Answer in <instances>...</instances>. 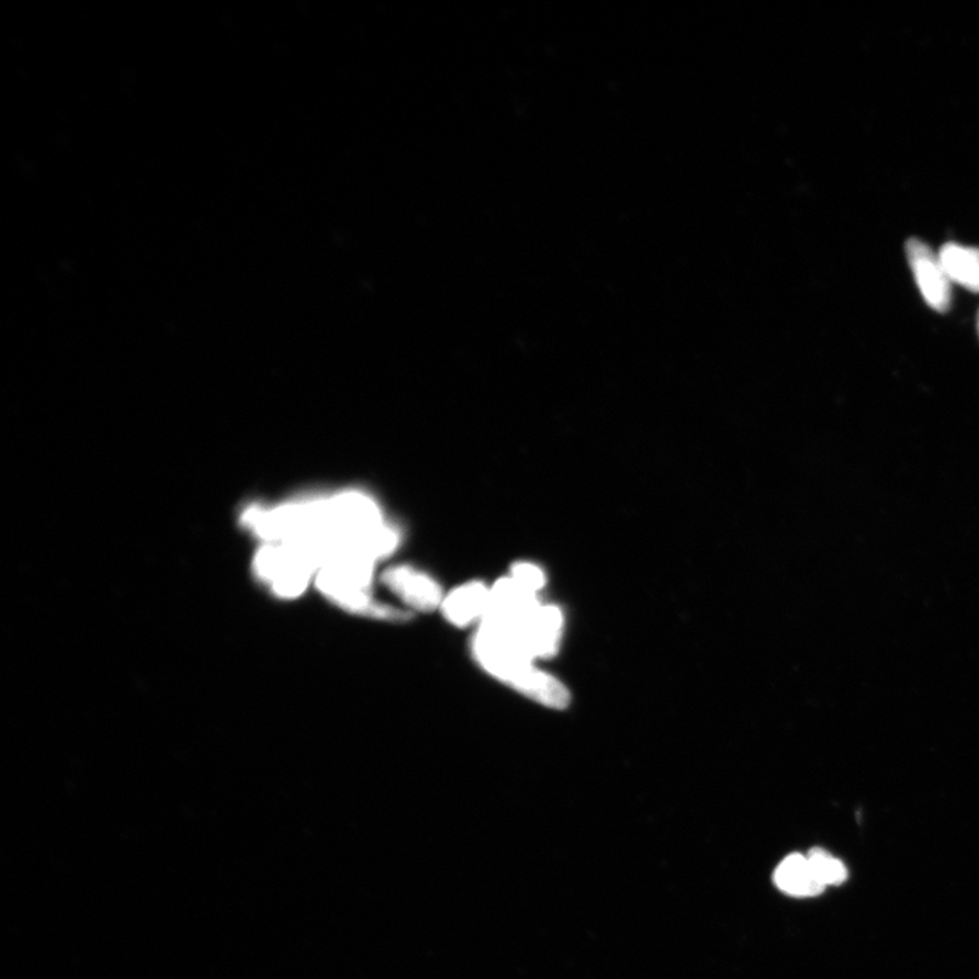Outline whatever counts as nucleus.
<instances>
[{"instance_id":"nucleus-1","label":"nucleus","mask_w":979,"mask_h":979,"mask_svg":"<svg viewBox=\"0 0 979 979\" xmlns=\"http://www.w3.org/2000/svg\"><path fill=\"white\" fill-rule=\"evenodd\" d=\"M475 663L493 679L531 701L550 709H566L571 693L565 685L540 669L509 626L486 619L471 640Z\"/></svg>"},{"instance_id":"nucleus-2","label":"nucleus","mask_w":979,"mask_h":979,"mask_svg":"<svg viewBox=\"0 0 979 979\" xmlns=\"http://www.w3.org/2000/svg\"><path fill=\"white\" fill-rule=\"evenodd\" d=\"M258 577L281 599H299L318 571L307 552L293 543H266L255 556Z\"/></svg>"},{"instance_id":"nucleus-3","label":"nucleus","mask_w":979,"mask_h":979,"mask_svg":"<svg viewBox=\"0 0 979 979\" xmlns=\"http://www.w3.org/2000/svg\"><path fill=\"white\" fill-rule=\"evenodd\" d=\"M315 585L328 601L357 617L384 620V622H407L413 617V614L404 608L375 600L370 589L346 583L324 567L318 569Z\"/></svg>"},{"instance_id":"nucleus-4","label":"nucleus","mask_w":979,"mask_h":979,"mask_svg":"<svg viewBox=\"0 0 979 979\" xmlns=\"http://www.w3.org/2000/svg\"><path fill=\"white\" fill-rule=\"evenodd\" d=\"M495 622L509 626L534 660L549 659L558 652L563 630V615L556 606L539 603L531 611L511 622H500V620Z\"/></svg>"},{"instance_id":"nucleus-5","label":"nucleus","mask_w":979,"mask_h":979,"mask_svg":"<svg viewBox=\"0 0 979 979\" xmlns=\"http://www.w3.org/2000/svg\"><path fill=\"white\" fill-rule=\"evenodd\" d=\"M381 583L403 603L408 612L440 610L446 592L436 578L414 566L396 565L383 573Z\"/></svg>"},{"instance_id":"nucleus-6","label":"nucleus","mask_w":979,"mask_h":979,"mask_svg":"<svg viewBox=\"0 0 979 979\" xmlns=\"http://www.w3.org/2000/svg\"><path fill=\"white\" fill-rule=\"evenodd\" d=\"M907 255L915 282L926 304L937 312L948 311L950 305V282L938 254L919 238L907 243Z\"/></svg>"},{"instance_id":"nucleus-7","label":"nucleus","mask_w":979,"mask_h":979,"mask_svg":"<svg viewBox=\"0 0 979 979\" xmlns=\"http://www.w3.org/2000/svg\"><path fill=\"white\" fill-rule=\"evenodd\" d=\"M490 610V585L472 579L454 586L443 596L440 611L449 624L458 629L480 626Z\"/></svg>"},{"instance_id":"nucleus-8","label":"nucleus","mask_w":979,"mask_h":979,"mask_svg":"<svg viewBox=\"0 0 979 979\" xmlns=\"http://www.w3.org/2000/svg\"><path fill=\"white\" fill-rule=\"evenodd\" d=\"M774 881L779 890L797 898L817 897L826 888L813 873L807 856L797 853L783 859L774 873Z\"/></svg>"},{"instance_id":"nucleus-9","label":"nucleus","mask_w":979,"mask_h":979,"mask_svg":"<svg viewBox=\"0 0 979 979\" xmlns=\"http://www.w3.org/2000/svg\"><path fill=\"white\" fill-rule=\"evenodd\" d=\"M938 258L950 282L979 293V248L948 243L938 250Z\"/></svg>"},{"instance_id":"nucleus-10","label":"nucleus","mask_w":979,"mask_h":979,"mask_svg":"<svg viewBox=\"0 0 979 979\" xmlns=\"http://www.w3.org/2000/svg\"><path fill=\"white\" fill-rule=\"evenodd\" d=\"M808 862H810L813 873L824 886H839L847 879V869L844 863L839 858L830 855L821 847H815L808 853Z\"/></svg>"},{"instance_id":"nucleus-11","label":"nucleus","mask_w":979,"mask_h":979,"mask_svg":"<svg viewBox=\"0 0 979 979\" xmlns=\"http://www.w3.org/2000/svg\"><path fill=\"white\" fill-rule=\"evenodd\" d=\"M509 576L515 579L522 589L538 595L545 586V574L537 565L531 562H517L510 569Z\"/></svg>"},{"instance_id":"nucleus-12","label":"nucleus","mask_w":979,"mask_h":979,"mask_svg":"<svg viewBox=\"0 0 979 979\" xmlns=\"http://www.w3.org/2000/svg\"><path fill=\"white\" fill-rule=\"evenodd\" d=\"M978 333H979V317H978Z\"/></svg>"}]
</instances>
